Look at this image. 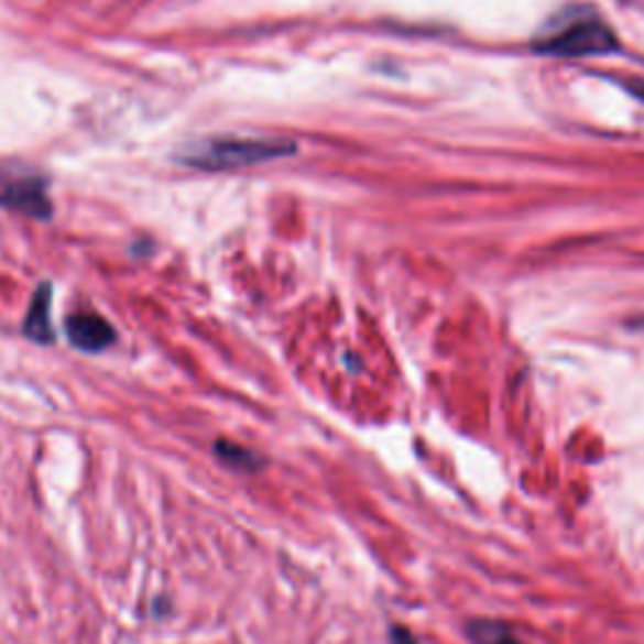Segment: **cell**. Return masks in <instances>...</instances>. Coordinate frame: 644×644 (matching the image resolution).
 Wrapping results in <instances>:
<instances>
[{"mask_svg": "<svg viewBox=\"0 0 644 644\" xmlns=\"http://www.w3.org/2000/svg\"><path fill=\"white\" fill-rule=\"evenodd\" d=\"M634 94H640V96H642V94H644V86H642V88H640V91H634Z\"/></svg>", "mask_w": 644, "mask_h": 644, "instance_id": "cell-9", "label": "cell"}, {"mask_svg": "<svg viewBox=\"0 0 644 644\" xmlns=\"http://www.w3.org/2000/svg\"><path fill=\"white\" fill-rule=\"evenodd\" d=\"M51 285H41L35 290V295L29 305V315L23 320L25 338H31L41 346L53 342V328H51Z\"/></svg>", "mask_w": 644, "mask_h": 644, "instance_id": "cell-5", "label": "cell"}, {"mask_svg": "<svg viewBox=\"0 0 644 644\" xmlns=\"http://www.w3.org/2000/svg\"><path fill=\"white\" fill-rule=\"evenodd\" d=\"M215 454L219 461H225L227 466H232L237 471H262L268 466V458L254 454L252 448H244L240 444H229V440H217Z\"/></svg>", "mask_w": 644, "mask_h": 644, "instance_id": "cell-6", "label": "cell"}, {"mask_svg": "<svg viewBox=\"0 0 644 644\" xmlns=\"http://www.w3.org/2000/svg\"><path fill=\"white\" fill-rule=\"evenodd\" d=\"M614 48V33L594 18H581V21L564 25L539 43L542 53H557V56H594V53H610Z\"/></svg>", "mask_w": 644, "mask_h": 644, "instance_id": "cell-2", "label": "cell"}, {"mask_svg": "<svg viewBox=\"0 0 644 644\" xmlns=\"http://www.w3.org/2000/svg\"><path fill=\"white\" fill-rule=\"evenodd\" d=\"M66 335L70 346L84 352H101L117 340V332L101 315L76 313L66 320Z\"/></svg>", "mask_w": 644, "mask_h": 644, "instance_id": "cell-4", "label": "cell"}, {"mask_svg": "<svg viewBox=\"0 0 644 644\" xmlns=\"http://www.w3.org/2000/svg\"><path fill=\"white\" fill-rule=\"evenodd\" d=\"M469 640L473 644H524L514 637L506 624L479 620L469 624Z\"/></svg>", "mask_w": 644, "mask_h": 644, "instance_id": "cell-7", "label": "cell"}, {"mask_svg": "<svg viewBox=\"0 0 644 644\" xmlns=\"http://www.w3.org/2000/svg\"><path fill=\"white\" fill-rule=\"evenodd\" d=\"M391 640H393V644H418L416 640H413L411 632H405L401 627H393L391 630Z\"/></svg>", "mask_w": 644, "mask_h": 644, "instance_id": "cell-8", "label": "cell"}, {"mask_svg": "<svg viewBox=\"0 0 644 644\" xmlns=\"http://www.w3.org/2000/svg\"><path fill=\"white\" fill-rule=\"evenodd\" d=\"M0 207L33 219H51L53 205L46 179L31 172L0 170Z\"/></svg>", "mask_w": 644, "mask_h": 644, "instance_id": "cell-3", "label": "cell"}, {"mask_svg": "<svg viewBox=\"0 0 644 644\" xmlns=\"http://www.w3.org/2000/svg\"><path fill=\"white\" fill-rule=\"evenodd\" d=\"M295 152V141L285 139H217L189 149L184 164L205 172H225L270 162V159L293 156Z\"/></svg>", "mask_w": 644, "mask_h": 644, "instance_id": "cell-1", "label": "cell"}]
</instances>
